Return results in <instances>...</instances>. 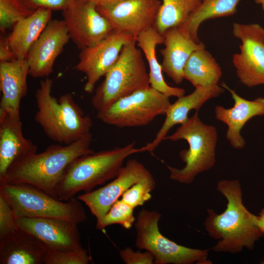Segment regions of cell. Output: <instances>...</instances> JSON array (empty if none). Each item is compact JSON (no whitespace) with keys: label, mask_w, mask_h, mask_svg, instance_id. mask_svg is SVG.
I'll return each mask as SVG.
<instances>
[{"label":"cell","mask_w":264,"mask_h":264,"mask_svg":"<svg viewBox=\"0 0 264 264\" xmlns=\"http://www.w3.org/2000/svg\"><path fill=\"white\" fill-rule=\"evenodd\" d=\"M241 0H202L197 9L180 27L197 43L199 28L204 22L210 19L227 17L236 13Z\"/></svg>","instance_id":"obj_26"},{"label":"cell","mask_w":264,"mask_h":264,"mask_svg":"<svg viewBox=\"0 0 264 264\" xmlns=\"http://www.w3.org/2000/svg\"><path fill=\"white\" fill-rule=\"evenodd\" d=\"M92 141L89 132L70 144H52L41 153L22 156L11 164L0 181L28 184L58 199L56 188L66 168L76 158L94 152Z\"/></svg>","instance_id":"obj_2"},{"label":"cell","mask_w":264,"mask_h":264,"mask_svg":"<svg viewBox=\"0 0 264 264\" xmlns=\"http://www.w3.org/2000/svg\"><path fill=\"white\" fill-rule=\"evenodd\" d=\"M134 40L129 33L113 31L98 43L81 50L74 68L86 76L85 92H93L96 84L116 61L123 47Z\"/></svg>","instance_id":"obj_12"},{"label":"cell","mask_w":264,"mask_h":264,"mask_svg":"<svg viewBox=\"0 0 264 264\" xmlns=\"http://www.w3.org/2000/svg\"><path fill=\"white\" fill-rule=\"evenodd\" d=\"M132 142L123 147L93 152L76 158L66 168L56 191L57 198L66 201L78 192H88L114 178L130 155L144 152Z\"/></svg>","instance_id":"obj_4"},{"label":"cell","mask_w":264,"mask_h":264,"mask_svg":"<svg viewBox=\"0 0 264 264\" xmlns=\"http://www.w3.org/2000/svg\"><path fill=\"white\" fill-rule=\"evenodd\" d=\"M0 194L17 217L55 218L78 224L86 219L84 207L74 198L64 202L31 185L3 181Z\"/></svg>","instance_id":"obj_7"},{"label":"cell","mask_w":264,"mask_h":264,"mask_svg":"<svg viewBox=\"0 0 264 264\" xmlns=\"http://www.w3.org/2000/svg\"><path fill=\"white\" fill-rule=\"evenodd\" d=\"M23 1L34 11L39 8L63 11L67 7L70 0H23Z\"/></svg>","instance_id":"obj_34"},{"label":"cell","mask_w":264,"mask_h":264,"mask_svg":"<svg viewBox=\"0 0 264 264\" xmlns=\"http://www.w3.org/2000/svg\"><path fill=\"white\" fill-rule=\"evenodd\" d=\"M255 2L259 4H261L262 9L264 12V0H255Z\"/></svg>","instance_id":"obj_38"},{"label":"cell","mask_w":264,"mask_h":264,"mask_svg":"<svg viewBox=\"0 0 264 264\" xmlns=\"http://www.w3.org/2000/svg\"><path fill=\"white\" fill-rule=\"evenodd\" d=\"M202 0H162L154 26L162 35L168 29L180 26L198 7Z\"/></svg>","instance_id":"obj_27"},{"label":"cell","mask_w":264,"mask_h":264,"mask_svg":"<svg viewBox=\"0 0 264 264\" xmlns=\"http://www.w3.org/2000/svg\"><path fill=\"white\" fill-rule=\"evenodd\" d=\"M12 209L0 194V239L19 229Z\"/></svg>","instance_id":"obj_32"},{"label":"cell","mask_w":264,"mask_h":264,"mask_svg":"<svg viewBox=\"0 0 264 264\" xmlns=\"http://www.w3.org/2000/svg\"></svg>","instance_id":"obj_39"},{"label":"cell","mask_w":264,"mask_h":264,"mask_svg":"<svg viewBox=\"0 0 264 264\" xmlns=\"http://www.w3.org/2000/svg\"><path fill=\"white\" fill-rule=\"evenodd\" d=\"M161 214L141 210L137 217L135 246L152 253L155 264H211L208 251L181 245L162 235L159 229Z\"/></svg>","instance_id":"obj_8"},{"label":"cell","mask_w":264,"mask_h":264,"mask_svg":"<svg viewBox=\"0 0 264 264\" xmlns=\"http://www.w3.org/2000/svg\"><path fill=\"white\" fill-rule=\"evenodd\" d=\"M217 189L227 200L225 210L218 214L207 209L204 223L208 235L218 240L212 249L217 252L238 253L245 247L254 248L264 234L258 225L257 216L250 213L242 202V192L238 180H221Z\"/></svg>","instance_id":"obj_1"},{"label":"cell","mask_w":264,"mask_h":264,"mask_svg":"<svg viewBox=\"0 0 264 264\" xmlns=\"http://www.w3.org/2000/svg\"><path fill=\"white\" fill-rule=\"evenodd\" d=\"M231 94L234 106L225 108L217 105L215 108L216 118L227 126L226 138L233 148L241 149L245 145L241 132L245 124L252 118L264 115V97L248 100L240 96L226 84L220 85Z\"/></svg>","instance_id":"obj_17"},{"label":"cell","mask_w":264,"mask_h":264,"mask_svg":"<svg viewBox=\"0 0 264 264\" xmlns=\"http://www.w3.org/2000/svg\"><path fill=\"white\" fill-rule=\"evenodd\" d=\"M164 140H185L189 144L188 149L179 153L180 158L185 163L183 168L166 165L172 180L190 184L198 174L210 170L215 164L217 131L214 126L203 123L198 111Z\"/></svg>","instance_id":"obj_5"},{"label":"cell","mask_w":264,"mask_h":264,"mask_svg":"<svg viewBox=\"0 0 264 264\" xmlns=\"http://www.w3.org/2000/svg\"><path fill=\"white\" fill-rule=\"evenodd\" d=\"M164 48L160 50L162 56V70L176 84L182 83L185 65L192 53L205 47L196 42L179 26L167 30L163 34Z\"/></svg>","instance_id":"obj_20"},{"label":"cell","mask_w":264,"mask_h":264,"mask_svg":"<svg viewBox=\"0 0 264 264\" xmlns=\"http://www.w3.org/2000/svg\"><path fill=\"white\" fill-rule=\"evenodd\" d=\"M183 74L184 79L197 88L218 84L222 71L205 46L192 53L185 65Z\"/></svg>","instance_id":"obj_25"},{"label":"cell","mask_w":264,"mask_h":264,"mask_svg":"<svg viewBox=\"0 0 264 264\" xmlns=\"http://www.w3.org/2000/svg\"><path fill=\"white\" fill-rule=\"evenodd\" d=\"M52 13L50 9L39 8L13 25L7 38L17 59L26 58L30 47L51 20Z\"/></svg>","instance_id":"obj_24"},{"label":"cell","mask_w":264,"mask_h":264,"mask_svg":"<svg viewBox=\"0 0 264 264\" xmlns=\"http://www.w3.org/2000/svg\"><path fill=\"white\" fill-rule=\"evenodd\" d=\"M154 176L132 185L121 196V199L133 209L143 205L151 198V192L155 188Z\"/></svg>","instance_id":"obj_31"},{"label":"cell","mask_w":264,"mask_h":264,"mask_svg":"<svg viewBox=\"0 0 264 264\" xmlns=\"http://www.w3.org/2000/svg\"><path fill=\"white\" fill-rule=\"evenodd\" d=\"M164 38L153 26L141 33L136 38L137 46L143 51L149 67V82L153 88L170 97H180L184 95L185 90L180 88L168 85L163 76L161 65L156 55L157 45L164 43Z\"/></svg>","instance_id":"obj_23"},{"label":"cell","mask_w":264,"mask_h":264,"mask_svg":"<svg viewBox=\"0 0 264 264\" xmlns=\"http://www.w3.org/2000/svg\"><path fill=\"white\" fill-rule=\"evenodd\" d=\"M28 75L25 59L0 62V118L6 115L20 118V103L27 94Z\"/></svg>","instance_id":"obj_19"},{"label":"cell","mask_w":264,"mask_h":264,"mask_svg":"<svg viewBox=\"0 0 264 264\" xmlns=\"http://www.w3.org/2000/svg\"><path fill=\"white\" fill-rule=\"evenodd\" d=\"M37 147L22 132L20 118H0V177L17 159L37 152Z\"/></svg>","instance_id":"obj_22"},{"label":"cell","mask_w":264,"mask_h":264,"mask_svg":"<svg viewBox=\"0 0 264 264\" xmlns=\"http://www.w3.org/2000/svg\"><path fill=\"white\" fill-rule=\"evenodd\" d=\"M224 91V88L221 86L215 84L195 88L190 94L178 97L169 106L165 120L154 139L142 147L143 152H153L174 126L181 125L187 121L191 110L198 111L205 103L212 98L219 97Z\"/></svg>","instance_id":"obj_18"},{"label":"cell","mask_w":264,"mask_h":264,"mask_svg":"<svg viewBox=\"0 0 264 264\" xmlns=\"http://www.w3.org/2000/svg\"><path fill=\"white\" fill-rule=\"evenodd\" d=\"M232 33L241 42L240 52L232 57L241 82L249 88L264 85V28L258 23L234 22Z\"/></svg>","instance_id":"obj_10"},{"label":"cell","mask_w":264,"mask_h":264,"mask_svg":"<svg viewBox=\"0 0 264 264\" xmlns=\"http://www.w3.org/2000/svg\"><path fill=\"white\" fill-rule=\"evenodd\" d=\"M257 224L261 231L264 234V208L257 216Z\"/></svg>","instance_id":"obj_37"},{"label":"cell","mask_w":264,"mask_h":264,"mask_svg":"<svg viewBox=\"0 0 264 264\" xmlns=\"http://www.w3.org/2000/svg\"><path fill=\"white\" fill-rule=\"evenodd\" d=\"M153 176L143 164L136 159H130L110 182L95 190L85 193L77 199L88 207L98 222L129 188Z\"/></svg>","instance_id":"obj_13"},{"label":"cell","mask_w":264,"mask_h":264,"mask_svg":"<svg viewBox=\"0 0 264 264\" xmlns=\"http://www.w3.org/2000/svg\"><path fill=\"white\" fill-rule=\"evenodd\" d=\"M23 0H0V29L4 32L20 20L35 12Z\"/></svg>","instance_id":"obj_28"},{"label":"cell","mask_w":264,"mask_h":264,"mask_svg":"<svg viewBox=\"0 0 264 264\" xmlns=\"http://www.w3.org/2000/svg\"><path fill=\"white\" fill-rule=\"evenodd\" d=\"M161 3V0H124L97 9L113 31L129 33L136 40L141 33L154 26Z\"/></svg>","instance_id":"obj_14"},{"label":"cell","mask_w":264,"mask_h":264,"mask_svg":"<svg viewBox=\"0 0 264 264\" xmlns=\"http://www.w3.org/2000/svg\"><path fill=\"white\" fill-rule=\"evenodd\" d=\"M94 3L97 7L113 5L124 0H87Z\"/></svg>","instance_id":"obj_36"},{"label":"cell","mask_w":264,"mask_h":264,"mask_svg":"<svg viewBox=\"0 0 264 264\" xmlns=\"http://www.w3.org/2000/svg\"><path fill=\"white\" fill-rule=\"evenodd\" d=\"M133 208L121 199H118L111 206L102 219L96 223V228L103 230L110 225L117 224L129 229L135 222Z\"/></svg>","instance_id":"obj_29"},{"label":"cell","mask_w":264,"mask_h":264,"mask_svg":"<svg viewBox=\"0 0 264 264\" xmlns=\"http://www.w3.org/2000/svg\"><path fill=\"white\" fill-rule=\"evenodd\" d=\"M62 14L70 39L80 50L98 43L113 31L97 6L87 0H70Z\"/></svg>","instance_id":"obj_11"},{"label":"cell","mask_w":264,"mask_h":264,"mask_svg":"<svg viewBox=\"0 0 264 264\" xmlns=\"http://www.w3.org/2000/svg\"><path fill=\"white\" fill-rule=\"evenodd\" d=\"M119 255L123 261L127 264H154V257L148 251L144 252L140 251L135 252L131 247H127L120 251Z\"/></svg>","instance_id":"obj_33"},{"label":"cell","mask_w":264,"mask_h":264,"mask_svg":"<svg viewBox=\"0 0 264 264\" xmlns=\"http://www.w3.org/2000/svg\"><path fill=\"white\" fill-rule=\"evenodd\" d=\"M136 41L125 44L92 96V106L105 110L121 98L150 87L142 50Z\"/></svg>","instance_id":"obj_6"},{"label":"cell","mask_w":264,"mask_h":264,"mask_svg":"<svg viewBox=\"0 0 264 264\" xmlns=\"http://www.w3.org/2000/svg\"><path fill=\"white\" fill-rule=\"evenodd\" d=\"M169 97L151 86L121 98L107 109L97 111L102 122L119 128L143 126L165 115Z\"/></svg>","instance_id":"obj_9"},{"label":"cell","mask_w":264,"mask_h":264,"mask_svg":"<svg viewBox=\"0 0 264 264\" xmlns=\"http://www.w3.org/2000/svg\"><path fill=\"white\" fill-rule=\"evenodd\" d=\"M92 262L91 256L84 248L80 250L48 249L45 264H88Z\"/></svg>","instance_id":"obj_30"},{"label":"cell","mask_w":264,"mask_h":264,"mask_svg":"<svg viewBox=\"0 0 264 264\" xmlns=\"http://www.w3.org/2000/svg\"><path fill=\"white\" fill-rule=\"evenodd\" d=\"M47 249L36 237L19 228L0 239V264H43Z\"/></svg>","instance_id":"obj_21"},{"label":"cell","mask_w":264,"mask_h":264,"mask_svg":"<svg viewBox=\"0 0 264 264\" xmlns=\"http://www.w3.org/2000/svg\"><path fill=\"white\" fill-rule=\"evenodd\" d=\"M53 83L48 77L40 82L35 92L37 111L34 120L48 138L60 144L69 145L90 132L92 121L71 93H65L58 99L52 95Z\"/></svg>","instance_id":"obj_3"},{"label":"cell","mask_w":264,"mask_h":264,"mask_svg":"<svg viewBox=\"0 0 264 264\" xmlns=\"http://www.w3.org/2000/svg\"><path fill=\"white\" fill-rule=\"evenodd\" d=\"M17 59L16 54L9 44L7 38L1 37L0 40V62H10Z\"/></svg>","instance_id":"obj_35"},{"label":"cell","mask_w":264,"mask_h":264,"mask_svg":"<svg viewBox=\"0 0 264 264\" xmlns=\"http://www.w3.org/2000/svg\"><path fill=\"white\" fill-rule=\"evenodd\" d=\"M70 39L64 21L51 20L26 57L29 75L33 78L49 76L53 71L56 59Z\"/></svg>","instance_id":"obj_15"},{"label":"cell","mask_w":264,"mask_h":264,"mask_svg":"<svg viewBox=\"0 0 264 264\" xmlns=\"http://www.w3.org/2000/svg\"><path fill=\"white\" fill-rule=\"evenodd\" d=\"M19 229L33 235L50 249H83L78 224L48 218L16 217Z\"/></svg>","instance_id":"obj_16"}]
</instances>
